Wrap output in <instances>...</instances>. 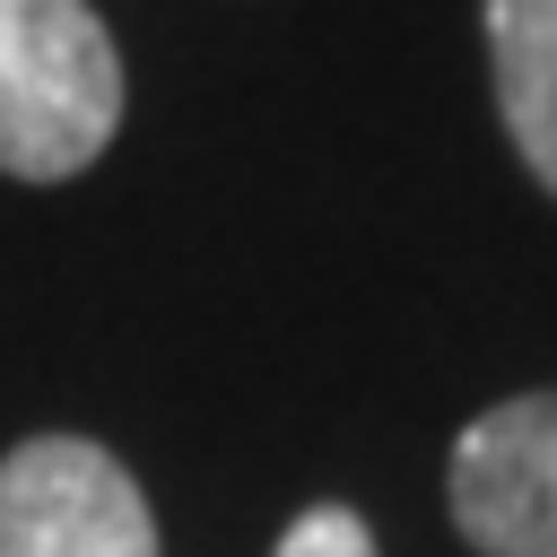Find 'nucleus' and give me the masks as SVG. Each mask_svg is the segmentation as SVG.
<instances>
[{"instance_id":"nucleus-1","label":"nucleus","mask_w":557,"mask_h":557,"mask_svg":"<svg viewBox=\"0 0 557 557\" xmlns=\"http://www.w3.org/2000/svg\"><path fill=\"white\" fill-rule=\"evenodd\" d=\"M122 131V52L87 0H0V174L70 183Z\"/></svg>"},{"instance_id":"nucleus-2","label":"nucleus","mask_w":557,"mask_h":557,"mask_svg":"<svg viewBox=\"0 0 557 557\" xmlns=\"http://www.w3.org/2000/svg\"><path fill=\"white\" fill-rule=\"evenodd\" d=\"M0 557H157V513L104 444L26 435L0 461Z\"/></svg>"},{"instance_id":"nucleus-3","label":"nucleus","mask_w":557,"mask_h":557,"mask_svg":"<svg viewBox=\"0 0 557 557\" xmlns=\"http://www.w3.org/2000/svg\"><path fill=\"white\" fill-rule=\"evenodd\" d=\"M453 522L479 557H557V392L496 400L461 426Z\"/></svg>"},{"instance_id":"nucleus-4","label":"nucleus","mask_w":557,"mask_h":557,"mask_svg":"<svg viewBox=\"0 0 557 557\" xmlns=\"http://www.w3.org/2000/svg\"><path fill=\"white\" fill-rule=\"evenodd\" d=\"M487 61L522 165L557 191V0H487Z\"/></svg>"},{"instance_id":"nucleus-5","label":"nucleus","mask_w":557,"mask_h":557,"mask_svg":"<svg viewBox=\"0 0 557 557\" xmlns=\"http://www.w3.org/2000/svg\"><path fill=\"white\" fill-rule=\"evenodd\" d=\"M270 557H374V531H366L348 505H305Z\"/></svg>"}]
</instances>
